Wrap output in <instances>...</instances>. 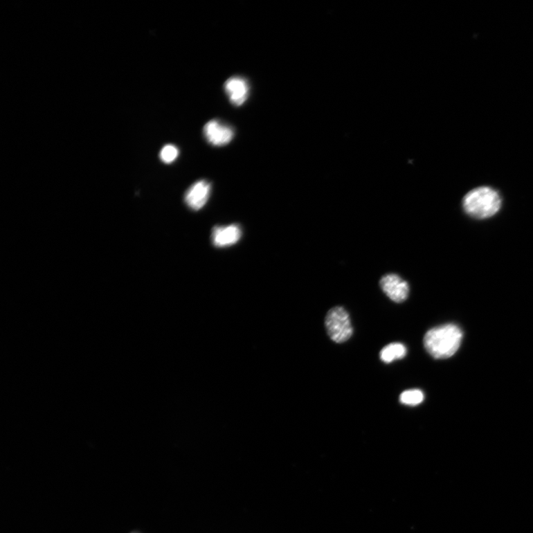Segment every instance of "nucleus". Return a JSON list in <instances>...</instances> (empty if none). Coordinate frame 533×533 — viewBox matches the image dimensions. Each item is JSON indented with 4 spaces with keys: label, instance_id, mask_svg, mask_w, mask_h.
<instances>
[{
    "label": "nucleus",
    "instance_id": "10",
    "mask_svg": "<svg viewBox=\"0 0 533 533\" xmlns=\"http://www.w3.org/2000/svg\"><path fill=\"white\" fill-rule=\"evenodd\" d=\"M424 399V393L420 390H409L403 392L399 397L401 404L408 406H417Z\"/></svg>",
    "mask_w": 533,
    "mask_h": 533
},
{
    "label": "nucleus",
    "instance_id": "5",
    "mask_svg": "<svg viewBox=\"0 0 533 533\" xmlns=\"http://www.w3.org/2000/svg\"><path fill=\"white\" fill-rule=\"evenodd\" d=\"M204 135L208 142L215 146H224L231 142L234 132L229 125L218 120H211L204 127Z\"/></svg>",
    "mask_w": 533,
    "mask_h": 533
},
{
    "label": "nucleus",
    "instance_id": "2",
    "mask_svg": "<svg viewBox=\"0 0 533 533\" xmlns=\"http://www.w3.org/2000/svg\"><path fill=\"white\" fill-rule=\"evenodd\" d=\"M502 207V198L489 187H479L469 192L463 199V208L468 215L485 219L496 215Z\"/></svg>",
    "mask_w": 533,
    "mask_h": 533
},
{
    "label": "nucleus",
    "instance_id": "6",
    "mask_svg": "<svg viewBox=\"0 0 533 533\" xmlns=\"http://www.w3.org/2000/svg\"><path fill=\"white\" fill-rule=\"evenodd\" d=\"M210 193V184L206 180H200L192 186L186 195L185 200L189 208L199 210L204 208Z\"/></svg>",
    "mask_w": 533,
    "mask_h": 533
},
{
    "label": "nucleus",
    "instance_id": "7",
    "mask_svg": "<svg viewBox=\"0 0 533 533\" xmlns=\"http://www.w3.org/2000/svg\"><path fill=\"white\" fill-rule=\"evenodd\" d=\"M225 90L231 102L235 106L242 105L249 98V85L242 78L233 77L228 80Z\"/></svg>",
    "mask_w": 533,
    "mask_h": 533
},
{
    "label": "nucleus",
    "instance_id": "11",
    "mask_svg": "<svg viewBox=\"0 0 533 533\" xmlns=\"http://www.w3.org/2000/svg\"><path fill=\"white\" fill-rule=\"evenodd\" d=\"M178 156L179 150L177 147L172 145H165L160 152V158L163 162L167 164L174 162Z\"/></svg>",
    "mask_w": 533,
    "mask_h": 533
},
{
    "label": "nucleus",
    "instance_id": "3",
    "mask_svg": "<svg viewBox=\"0 0 533 533\" xmlns=\"http://www.w3.org/2000/svg\"><path fill=\"white\" fill-rule=\"evenodd\" d=\"M325 327L328 336L336 343L347 342L354 333L350 316L342 307L330 309L325 318Z\"/></svg>",
    "mask_w": 533,
    "mask_h": 533
},
{
    "label": "nucleus",
    "instance_id": "8",
    "mask_svg": "<svg viewBox=\"0 0 533 533\" xmlns=\"http://www.w3.org/2000/svg\"><path fill=\"white\" fill-rule=\"evenodd\" d=\"M242 237V229L238 225L213 228L212 240L213 244L218 248L231 246L239 242Z\"/></svg>",
    "mask_w": 533,
    "mask_h": 533
},
{
    "label": "nucleus",
    "instance_id": "9",
    "mask_svg": "<svg viewBox=\"0 0 533 533\" xmlns=\"http://www.w3.org/2000/svg\"><path fill=\"white\" fill-rule=\"evenodd\" d=\"M407 355V348L401 343H392L383 347L380 352V359L385 363L403 359Z\"/></svg>",
    "mask_w": 533,
    "mask_h": 533
},
{
    "label": "nucleus",
    "instance_id": "1",
    "mask_svg": "<svg viewBox=\"0 0 533 533\" xmlns=\"http://www.w3.org/2000/svg\"><path fill=\"white\" fill-rule=\"evenodd\" d=\"M462 337L460 327L446 324L428 330L424 337V345L433 358L447 359L453 356L460 348Z\"/></svg>",
    "mask_w": 533,
    "mask_h": 533
},
{
    "label": "nucleus",
    "instance_id": "4",
    "mask_svg": "<svg viewBox=\"0 0 533 533\" xmlns=\"http://www.w3.org/2000/svg\"><path fill=\"white\" fill-rule=\"evenodd\" d=\"M382 291L392 301L401 303L407 300L409 295V284L397 274L390 273L383 275L380 281Z\"/></svg>",
    "mask_w": 533,
    "mask_h": 533
}]
</instances>
